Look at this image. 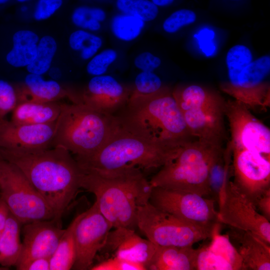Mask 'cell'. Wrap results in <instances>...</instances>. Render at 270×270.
Masks as SVG:
<instances>
[{
  "instance_id": "cb8c5ba5",
  "label": "cell",
  "mask_w": 270,
  "mask_h": 270,
  "mask_svg": "<svg viewBox=\"0 0 270 270\" xmlns=\"http://www.w3.org/2000/svg\"><path fill=\"white\" fill-rule=\"evenodd\" d=\"M62 104L24 101L12 111L10 121L17 124H38L56 122Z\"/></svg>"
},
{
  "instance_id": "ba28073f",
  "label": "cell",
  "mask_w": 270,
  "mask_h": 270,
  "mask_svg": "<svg viewBox=\"0 0 270 270\" xmlns=\"http://www.w3.org/2000/svg\"><path fill=\"white\" fill-rule=\"evenodd\" d=\"M0 195L10 212L22 224L58 220L51 208L19 168L0 157Z\"/></svg>"
},
{
  "instance_id": "83f0119b",
  "label": "cell",
  "mask_w": 270,
  "mask_h": 270,
  "mask_svg": "<svg viewBox=\"0 0 270 270\" xmlns=\"http://www.w3.org/2000/svg\"><path fill=\"white\" fill-rule=\"evenodd\" d=\"M145 24L146 22L136 16L120 13L112 18L110 28L112 34L116 39L130 42L140 35Z\"/></svg>"
},
{
  "instance_id": "7dc6e473",
  "label": "cell",
  "mask_w": 270,
  "mask_h": 270,
  "mask_svg": "<svg viewBox=\"0 0 270 270\" xmlns=\"http://www.w3.org/2000/svg\"><path fill=\"white\" fill-rule=\"evenodd\" d=\"M48 72H50V76H52V78H59L60 75L58 74H60V71L57 68H50Z\"/></svg>"
},
{
  "instance_id": "816d5d0a",
  "label": "cell",
  "mask_w": 270,
  "mask_h": 270,
  "mask_svg": "<svg viewBox=\"0 0 270 270\" xmlns=\"http://www.w3.org/2000/svg\"><path fill=\"white\" fill-rule=\"evenodd\" d=\"M8 268L4 267V266L0 267V270H8V268Z\"/></svg>"
},
{
  "instance_id": "4316f807",
  "label": "cell",
  "mask_w": 270,
  "mask_h": 270,
  "mask_svg": "<svg viewBox=\"0 0 270 270\" xmlns=\"http://www.w3.org/2000/svg\"><path fill=\"white\" fill-rule=\"evenodd\" d=\"M84 212L78 214L62 236L54 253L50 258V270H68L74 265L76 249L74 230Z\"/></svg>"
},
{
  "instance_id": "4dcf8cb0",
  "label": "cell",
  "mask_w": 270,
  "mask_h": 270,
  "mask_svg": "<svg viewBox=\"0 0 270 270\" xmlns=\"http://www.w3.org/2000/svg\"><path fill=\"white\" fill-rule=\"evenodd\" d=\"M164 86L160 78L154 72H140L135 78L128 102L152 96Z\"/></svg>"
},
{
  "instance_id": "7bdbcfd3",
  "label": "cell",
  "mask_w": 270,
  "mask_h": 270,
  "mask_svg": "<svg viewBox=\"0 0 270 270\" xmlns=\"http://www.w3.org/2000/svg\"><path fill=\"white\" fill-rule=\"evenodd\" d=\"M50 258L42 257L34 259L25 264L22 270H50Z\"/></svg>"
},
{
  "instance_id": "60d3db41",
  "label": "cell",
  "mask_w": 270,
  "mask_h": 270,
  "mask_svg": "<svg viewBox=\"0 0 270 270\" xmlns=\"http://www.w3.org/2000/svg\"><path fill=\"white\" fill-rule=\"evenodd\" d=\"M200 32L204 38L200 34L196 35L197 38L199 42L200 46L202 50L206 56H208H208H210L212 54H212L214 52L216 48L215 46H214L212 43V42H213L212 40L214 34L212 30H210L208 28L203 29Z\"/></svg>"
},
{
  "instance_id": "f35d334b",
  "label": "cell",
  "mask_w": 270,
  "mask_h": 270,
  "mask_svg": "<svg viewBox=\"0 0 270 270\" xmlns=\"http://www.w3.org/2000/svg\"><path fill=\"white\" fill-rule=\"evenodd\" d=\"M161 64L159 57L148 51L140 52L134 60V66L141 72H154Z\"/></svg>"
},
{
  "instance_id": "ab89813d",
  "label": "cell",
  "mask_w": 270,
  "mask_h": 270,
  "mask_svg": "<svg viewBox=\"0 0 270 270\" xmlns=\"http://www.w3.org/2000/svg\"><path fill=\"white\" fill-rule=\"evenodd\" d=\"M90 6L85 5L76 8L71 14V20L74 26L80 29L86 30L88 22L90 18Z\"/></svg>"
},
{
  "instance_id": "c3c4849f",
  "label": "cell",
  "mask_w": 270,
  "mask_h": 270,
  "mask_svg": "<svg viewBox=\"0 0 270 270\" xmlns=\"http://www.w3.org/2000/svg\"><path fill=\"white\" fill-rule=\"evenodd\" d=\"M20 10L22 12L26 13L28 10V7L26 5H22Z\"/></svg>"
},
{
  "instance_id": "9a60e30c",
  "label": "cell",
  "mask_w": 270,
  "mask_h": 270,
  "mask_svg": "<svg viewBox=\"0 0 270 270\" xmlns=\"http://www.w3.org/2000/svg\"><path fill=\"white\" fill-rule=\"evenodd\" d=\"M270 70V56H263L251 62L238 74L236 84L230 86L225 84L222 89L248 107L270 104V86L264 79Z\"/></svg>"
},
{
  "instance_id": "1f68e13d",
  "label": "cell",
  "mask_w": 270,
  "mask_h": 270,
  "mask_svg": "<svg viewBox=\"0 0 270 270\" xmlns=\"http://www.w3.org/2000/svg\"><path fill=\"white\" fill-rule=\"evenodd\" d=\"M252 61V54L246 46L237 44L232 47L226 56V64L230 82L226 84L234 86L242 70Z\"/></svg>"
},
{
  "instance_id": "681fc988",
  "label": "cell",
  "mask_w": 270,
  "mask_h": 270,
  "mask_svg": "<svg viewBox=\"0 0 270 270\" xmlns=\"http://www.w3.org/2000/svg\"><path fill=\"white\" fill-rule=\"evenodd\" d=\"M18 2L21 3V4H24L26 2H28L32 0H16Z\"/></svg>"
},
{
  "instance_id": "5bb4252c",
  "label": "cell",
  "mask_w": 270,
  "mask_h": 270,
  "mask_svg": "<svg viewBox=\"0 0 270 270\" xmlns=\"http://www.w3.org/2000/svg\"><path fill=\"white\" fill-rule=\"evenodd\" d=\"M112 228L96 202L84 212L74 230L76 256L72 268L78 270L90 268L96 254L104 246Z\"/></svg>"
},
{
  "instance_id": "f546056e",
  "label": "cell",
  "mask_w": 270,
  "mask_h": 270,
  "mask_svg": "<svg viewBox=\"0 0 270 270\" xmlns=\"http://www.w3.org/2000/svg\"><path fill=\"white\" fill-rule=\"evenodd\" d=\"M56 39L50 35L40 38L35 59L26 67L28 73L42 75L48 72L58 50Z\"/></svg>"
},
{
  "instance_id": "b9f144b4",
  "label": "cell",
  "mask_w": 270,
  "mask_h": 270,
  "mask_svg": "<svg viewBox=\"0 0 270 270\" xmlns=\"http://www.w3.org/2000/svg\"><path fill=\"white\" fill-rule=\"evenodd\" d=\"M255 206L266 219L270 220V190L262 194L256 200Z\"/></svg>"
},
{
  "instance_id": "bcb514c9",
  "label": "cell",
  "mask_w": 270,
  "mask_h": 270,
  "mask_svg": "<svg viewBox=\"0 0 270 270\" xmlns=\"http://www.w3.org/2000/svg\"><path fill=\"white\" fill-rule=\"evenodd\" d=\"M156 6L158 7H165L172 4L174 0H150Z\"/></svg>"
},
{
  "instance_id": "ac0fdd59",
  "label": "cell",
  "mask_w": 270,
  "mask_h": 270,
  "mask_svg": "<svg viewBox=\"0 0 270 270\" xmlns=\"http://www.w3.org/2000/svg\"><path fill=\"white\" fill-rule=\"evenodd\" d=\"M214 228L208 244L198 248L196 270H244L242 259L226 234Z\"/></svg>"
},
{
  "instance_id": "836d02e7",
  "label": "cell",
  "mask_w": 270,
  "mask_h": 270,
  "mask_svg": "<svg viewBox=\"0 0 270 270\" xmlns=\"http://www.w3.org/2000/svg\"><path fill=\"white\" fill-rule=\"evenodd\" d=\"M116 50L108 48L96 54L89 60L86 66L88 74L92 76L105 74L110 65L117 59Z\"/></svg>"
},
{
  "instance_id": "44dd1931",
  "label": "cell",
  "mask_w": 270,
  "mask_h": 270,
  "mask_svg": "<svg viewBox=\"0 0 270 270\" xmlns=\"http://www.w3.org/2000/svg\"><path fill=\"white\" fill-rule=\"evenodd\" d=\"M226 234L240 256L244 270H270V244L248 230L230 227Z\"/></svg>"
},
{
  "instance_id": "5b68a950",
  "label": "cell",
  "mask_w": 270,
  "mask_h": 270,
  "mask_svg": "<svg viewBox=\"0 0 270 270\" xmlns=\"http://www.w3.org/2000/svg\"><path fill=\"white\" fill-rule=\"evenodd\" d=\"M223 149L194 140L150 180L152 187L182 190L208 197L212 192V174Z\"/></svg>"
},
{
  "instance_id": "52a82bcc",
  "label": "cell",
  "mask_w": 270,
  "mask_h": 270,
  "mask_svg": "<svg viewBox=\"0 0 270 270\" xmlns=\"http://www.w3.org/2000/svg\"><path fill=\"white\" fill-rule=\"evenodd\" d=\"M128 103L127 113L120 120L130 127L164 140L186 143L196 140L168 87L152 96Z\"/></svg>"
},
{
  "instance_id": "484cf974",
  "label": "cell",
  "mask_w": 270,
  "mask_h": 270,
  "mask_svg": "<svg viewBox=\"0 0 270 270\" xmlns=\"http://www.w3.org/2000/svg\"><path fill=\"white\" fill-rule=\"evenodd\" d=\"M22 224L10 212L4 229L0 237V264L8 268L16 266L22 250L20 241Z\"/></svg>"
},
{
  "instance_id": "e575fe53",
  "label": "cell",
  "mask_w": 270,
  "mask_h": 270,
  "mask_svg": "<svg viewBox=\"0 0 270 270\" xmlns=\"http://www.w3.org/2000/svg\"><path fill=\"white\" fill-rule=\"evenodd\" d=\"M196 14L193 10L182 8L172 13L164 21L163 30L168 34H174L182 27L194 22Z\"/></svg>"
},
{
  "instance_id": "d4e9b609",
  "label": "cell",
  "mask_w": 270,
  "mask_h": 270,
  "mask_svg": "<svg viewBox=\"0 0 270 270\" xmlns=\"http://www.w3.org/2000/svg\"><path fill=\"white\" fill-rule=\"evenodd\" d=\"M39 40L38 34L32 30L16 32L12 37V48L6 56V62L16 68L28 66L36 57Z\"/></svg>"
},
{
  "instance_id": "7402d4cb",
  "label": "cell",
  "mask_w": 270,
  "mask_h": 270,
  "mask_svg": "<svg viewBox=\"0 0 270 270\" xmlns=\"http://www.w3.org/2000/svg\"><path fill=\"white\" fill-rule=\"evenodd\" d=\"M18 102L32 101L41 102H56L70 98L72 102L78 100L54 80H45L42 75L28 73L22 86L16 88Z\"/></svg>"
},
{
  "instance_id": "3957f363",
  "label": "cell",
  "mask_w": 270,
  "mask_h": 270,
  "mask_svg": "<svg viewBox=\"0 0 270 270\" xmlns=\"http://www.w3.org/2000/svg\"><path fill=\"white\" fill-rule=\"evenodd\" d=\"M120 120L100 148L88 157L76 160L82 168L112 171L128 168H161L174 160L187 143L148 136Z\"/></svg>"
},
{
  "instance_id": "ee69618b",
  "label": "cell",
  "mask_w": 270,
  "mask_h": 270,
  "mask_svg": "<svg viewBox=\"0 0 270 270\" xmlns=\"http://www.w3.org/2000/svg\"><path fill=\"white\" fill-rule=\"evenodd\" d=\"M10 212L7 206L0 198V237L6 226Z\"/></svg>"
},
{
  "instance_id": "7a4b0ae2",
  "label": "cell",
  "mask_w": 270,
  "mask_h": 270,
  "mask_svg": "<svg viewBox=\"0 0 270 270\" xmlns=\"http://www.w3.org/2000/svg\"><path fill=\"white\" fill-rule=\"evenodd\" d=\"M82 170L80 188L96 196L98 210L112 227L134 229L138 208L149 201L152 188L140 169Z\"/></svg>"
},
{
  "instance_id": "8992f818",
  "label": "cell",
  "mask_w": 270,
  "mask_h": 270,
  "mask_svg": "<svg viewBox=\"0 0 270 270\" xmlns=\"http://www.w3.org/2000/svg\"><path fill=\"white\" fill-rule=\"evenodd\" d=\"M172 92L192 136L223 149L226 136L224 99L215 90L198 84L178 86Z\"/></svg>"
},
{
  "instance_id": "d6986e66",
  "label": "cell",
  "mask_w": 270,
  "mask_h": 270,
  "mask_svg": "<svg viewBox=\"0 0 270 270\" xmlns=\"http://www.w3.org/2000/svg\"><path fill=\"white\" fill-rule=\"evenodd\" d=\"M158 246L148 240L140 236L134 229L120 227L110 232L101 250L141 264L148 270Z\"/></svg>"
},
{
  "instance_id": "f1b7e54d",
  "label": "cell",
  "mask_w": 270,
  "mask_h": 270,
  "mask_svg": "<svg viewBox=\"0 0 270 270\" xmlns=\"http://www.w3.org/2000/svg\"><path fill=\"white\" fill-rule=\"evenodd\" d=\"M68 43L71 50L79 52L81 59L87 60L98 52L103 40L93 32L78 28L70 34Z\"/></svg>"
},
{
  "instance_id": "277c9868",
  "label": "cell",
  "mask_w": 270,
  "mask_h": 270,
  "mask_svg": "<svg viewBox=\"0 0 270 270\" xmlns=\"http://www.w3.org/2000/svg\"><path fill=\"white\" fill-rule=\"evenodd\" d=\"M120 122V118L81 102L62 104L52 146L64 148L76 160L88 157L108 141Z\"/></svg>"
},
{
  "instance_id": "74e56055",
  "label": "cell",
  "mask_w": 270,
  "mask_h": 270,
  "mask_svg": "<svg viewBox=\"0 0 270 270\" xmlns=\"http://www.w3.org/2000/svg\"><path fill=\"white\" fill-rule=\"evenodd\" d=\"M64 0H37L33 10L32 16L38 22L50 18L62 7Z\"/></svg>"
},
{
  "instance_id": "e0dca14e",
  "label": "cell",
  "mask_w": 270,
  "mask_h": 270,
  "mask_svg": "<svg viewBox=\"0 0 270 270\" xmlns=\"http://www.w3.org/2000/svg\"><path fill=\"white\" fill-rule=\"evenodd\" d=\"M56 128V122L28 124L0 120V148L28 151L52 146Z\"/></svg>"
},
{
  "instance_id": "ffe728a7",
  "label": "cell",
  "mask_w": 270,
  "mask_h": 270,
  "mask_svg": "<svg viewBox=\"0 0 270 270\" xmlns=\"http://www.w3.org/2000/svg\"><path fill=\"white\" fill-rule=\"evenodd\" d=\"M130 92L111 76H95L89 80L80 102L97 110L111 114L128 102Z\"/></svg>"
},
{
  "instance_id": "30bf717a",
  "label": "cell",
  "mask_w": 270,
  "mask_h": 270,
  "mask_svg": "<svg viewBox=\"0 0 270 270\" xmlns=\"http://www.w3.org/2000/svg\"><path fill=\"white\" fill-rule=\"evenodd\" d=\"M226 170L218 192L219 222L230 228L251 232L270 244V220L228 180Z\"/></svg>"
},
{
  "instance_id": "6da1fadb",
  "label": "cell",
  "mask_w": 270,
  "mask_h": 270,
  "mask_svg": "<svg viewBox=\"0 0 270 270\" xmlns=\"http://www.w3.org/2000/svg\"><path fill=\"white\" fill-rule=\"evenodd\" d=\"M71 154L59 146L28 151L0 148V157L19 168L60 220L80 188L82 170Z\"/></svg>"
},
{
  "instance_id": "8d00e7d4",
  "label": "cell",
  "mask_w": 270,
  "mask_h": 270,
  "mask_svg": "<svg viewBox=\"0 0 270 270\" xmlns=\"http://www.w3.org/2000/svg\"><path fill=\"white\" fill-rule=\"evenodd\" d=\"M92 270H146L143 265L114 256L92 266Z\"/></svg>"
},
{
  "instance_id": "d590c367",
  "label": "cell",
  "mask_w": 270,
  "mask_h": 270,
  "mask_svg": "<svg viewBox=\"0 0 270 270\" xmlns=\"http://www.w3.org/2000/svg\"><path fill=\"white\" fill-rule=\"evenodd\" d=\"M18 103L16 87L7 81L0 80V120L12 112Z\"/></svg>"
},
{
  "instance_id": "9c48e42d",
  "label": "cell",
  "mask_w": 270,
  "mask_h": 270,
  "mask_svg": "<svg viewBox=\"0 0 270 270\" xmlns=\"http://www.w3.org/2000/svg\"><path fill=\"white\" fill-rule=\"evenodd\" d=\"M136 226L148 240L160 246H193L210 238L214 229L190 224L149 201L138 208Z\"/></svg>"
},
{
  "instance_id": "8fae6325",
  "label": "cell",
  "mask_w": 270,
  "mask_h": 270,
  "mask_svg": "<svg viewBox=\"0 0 270 270\" xmlns=\"http://www.w3.org/2000/svg\"><path fill=\"white\" fill-rule=\"evenodd\" d=\"M149 202L192 224L213 230L219 224L214 200L195 193L152 187Z\"/></svg>"
},
{
  "instance_id": "7c38bea8",
  "label": "cell",
  "mask_w": 270,
  "mask_h": 270,
  "mask_svg": "<svg viewBox=\"0 0 270 270\" xmlns=\"http://www.w3.org/2000/svg\"><path fill=\"white\" fill-rule=\"evenodd\" d=\"M225 116L230 130L231 148L259 152L270 158V130L238 100H226Z\"/></svg>"
},
{
  "instance_id": "2e32d148",
  "label": "cell",
  "mask_w": 270,
  "mask_h": 270,
  "mask_svg": "<svg viewBox=\"0 0 270 270\" xmlns=\"http://www.w3.org/2000/svg\"><path fill=\"white\" fill-rule=\"evenodd\" d=\"M65 229L56 219L34 221L24 224L23 241L20 258L16 265L22 270L30 261L38 258H50Z\"/></svg>"
},
{
  "instance_id": "f907efd6",
  "label": "cell",
  "mask_w": 270,
  "mask_h": 270,
  "mask_svg": "<svg viewBox=\"0 0 270 270\" xmlns=\"http://www.w3.org/2000/svg\"><path fill=\"white\" fill-rule=\"evenodd\" d=\"M10 0H0V5H2L6 4Z\"/></svg>"
},
{
  "instance_id": "4fadbf2b",
  "label": "cell",
  "mask_w": 270,
  "mask_h": 270,
  "mask_svg": "<svg viewBox=\"0 0 270 270\" xmlns=\"http://www.w3.org/2000/svg\"><path fill=\"white\" fill-rule=\"evenodd\" d=\"M230 149L233 153L232 182L255 205L258 199L270 190V158L254 151Z\"/></svg>"
},
{
  "instance_id": "603a6c76",
  "label": "cell",
  "mask_w": 270,
  "mask_h": 270,
  "mask_svg": "<svg viewBox=\"0 0 270 270\" xmlns=\"http://www.w3.org/2000/svg\"><path fill=\"white\" fill-rule=\"evenodd\" d=\"M198 248L193 246H158L150 270H196Z\"/></svg>"
},
{
  "instance_id": "d6a6232c",
  "label": "cell",
  "mask_w": 270,
  "mask_h": 270,
  "mask_svg": "<svg viewBox=\"0 0 270 270\" xmlns=\"http://www.w3.org/2000/svg\"><path fill=\"white\" fill-rule=\"evenodd\" d=\"M116 6L120 13L136 16L146 22L155 20L159 12L150 0H116Z\"/></svg>"
},
{
  "instance_id": "f6af8a7d",
  "label": "cell",
  "mask_w": 270,
  "mask_h": 270,
  "mask_svg": "<svg viewBox=\"0 0 270 270\" xmlns=\"http://www.w3.org/2000/svg\"><path fill=\"white\" fill-rule=\"evenodd\" d=\"M89 12L90 18L100 22H104L106 18L105 11L102 8L96 6H90Z\"/></svg>"
}]
</instances>
